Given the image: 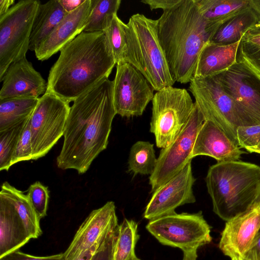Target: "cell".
Here are the masks:
<instances>
[{
  "instance_id": "obj_1",
  "label": "cell",
  "mask_w": 260,
  "mask_h": 260,
  "mask_svg": "<svg viewBox=\"0 0 260 260\" xmlns=\"http://www.w3.org/2000/svg\"><path fill=\"white\" fill-rule=\"evenodd\" d=\"M116 115L113 81L106 78L73 102L66 122L58 168L85 173L93 160L107 148Z\"/></svg>"
},
{
  "instance_id": "obj_2",
  "label": "cell",
  "mask_w": 260,
  "mask_h": 260,
  "mask_svg": "<svg viewBox=\"0 0 260 260\" xmlns=\"http://www.w3.org/2000/svg\"><path fill=\"white\" fill-rule=\"evenodd\" d=\"M116 64L104 32L83 31L60 51L46 92L74 102L108 78Z\"/></svg>"
},
{
  "instance_id": "obj_3",
  "label": "cell",
  "mask_w": 260,
  "mask_h": 260,
  "mask_svg": "<svg viewBox=\"0 0 260 260\" xmlns=\"http://www.w3.org/2000/svg\"><path fill=\"white\" fill-rule=\"evenodd\" d=\"M157 21L159 42L173 78L189 83L202 49L218 28L204 18L193 0H181L163 11Z\"/></svg>"
},
{
  "instance_id": "obj_4",
  "label": "cell",
  "mask_w": 260,
  "mask_h": 260,
  "mask_svg": "<svg viewBox=\"0 0 260 260\" xmlns=\"http://www.w3.org/2000/svg\"><path fill=\"white\" fill-rule=\"evenodd\" d=\"M213 211L227 221L249 209L260 191V167L240 160L217 162L205 178Z\"/></svg>"
},
{
  "instance_id": "obj_5",
  "label": "cell",
  "mask_w": 260,
  "mask_h": 260,
  "mask_svg": "<svg viewBox=\"0 0 260 260\" xmlns=\"http://www.w3.org/2000/svg\"><path fill=\"white\" fill-rule=\"evenodd\" d=\"M123 61L138 70L156 91L173 86V78L160 45L157 21L142 14L131 16L124 26Z\"/></svg>"
},
{
  "instance_id": "obj_6",
  "label": "cell",
  "mask_w": 260,
  "mask_h": 260,
  "mask_svg": "<svg viewBox=\"0 0 260 260\" xmlns=\"http://www.w3.org/2000/svg\"><path fill=\"white\" fill-rule=\"evenodd\" d=\"M188 89L205 120L218 126L238 146L237 128L257 125L223 90L213 76L193 78Z\"/></svg>"
},
{
  "instance_id": "obj_7",
  "label": "cell",
  "mask_w": 260,
  "mask_h": 260,
  "mask_svg": "<svg viewBox=\"0 0 260 260\" xmlns=\"http://www.w3.org/2000/svg\"><path fill=\"white\" fill-rule=\"evenodd\" d=\"M152 104L150 132L155 136L157 147L162 149L170 145L183 130L194 102L186 89L171 86L157 91Z\"/></svg>"
},
{
  "instance_id": "obj_8",
  "label": "cell",
  "mask_w": 260,
  "mask_h": 260,
  "mask_svg": "<svg viewBox=\"0 0 260 260\" xmlns=\"http://www.w3.org/2000/svg\"><path fill=\"white\" fill-rule=\"evenodd\" d=\"M22 0L0 16V81L8 67L26 57L33 23L40 4Z\"/></svg>"
},
{
  "instance_id": "obj_9",
  "label": "cell",
  "mask_w": 260,
  "mask_h": 260,
  "mask_svg": "<svg viewBox=\"0 0 260 260\" xmlns=\"http://www.w3.org/2000/svg\"><path fill=\"white\" fill-rule=\"evenodd\" d=\"M146 228L162 244L180 248L183 252L197 250L212 241L211 227L202 211L174 212L149 220Z\"/></svg>"
},
{
  "instance_id": "obj_10",
  "label": "cell",
  "mask_w": 260,
  "mask_h": 260,
  "mask_svg": "<svg viewBox=\"0 0 260 260\" xmlns=\"http://www.w3.org/2000/svg\"><path fill=\"white\" fill-rule=\"evenodd\" d=\"M69 104L48 92L39 98L29 118L32 160L45 156L63 136Z\"/></svg>"
},
{
  "instance_id": "obj_11",
  "label": "cell",
  "mask_w": 260,
  "mask_h": 260,
  "mask_svg": "<svg viewBox=\"0 0 260 260\" xmlns=\"http://www.w3.org/2000/svg\"><path fill=\"white\" fill-rule=\"evenodd\" d=\"M205 119L194 102L192 112L186 125L168 146L162 148L149 183L155 191L191 161V153L197 136Z\"/></svg>"
},
{
  "instance_id": "obj_12",
  "label": "cell",
  "mask_w": 260,
  "mask_h": 260,
  "mask_svg": "<svg viewBox=\"0 0 260 260\" xmlns=\"http://www.w3.org/2000/svg\"><path fill=\"white\" fill-rule=\"evenodd\" d=\"M113 99L116 114L123 117L143 114L152 101L154 90L143 75L126 61L116 64Z\"/></svg>"
},
{
  "instance_id": "obj_13",
  "label": "cell",
  "mask_w": 260,
  "mask_h": 260,
  "mask_svg": "<svg viewBox=\"0 0 260 260\" xmlns=\"http://www.w3.org/2000/svg\"><path fill=\"white\" fill-rule=\"evenodd\" d=\"M213 76L245 114L260 124V74L237 58L231 67Z\"/></svg>"
},
{
  "instance_id": "obj_14",
  "label": "cell",
  "mask_w": 260,
  "mask_h": 260,
  "mask_svg": "<svg viewBox=\"0 0 260 260\" xmlns=\"http://www.w3.org/2000/svg\"><path fill=\"white\" fill-rule=\"evenodd\" d=\"M191 161L177 175L159 187L146 206L144 217L149 220L175 212L177 207L196 202Z\"/></svg>"
},
{
  "instance_id": "obj_15",
  "label": "cell",
  "mask_w": 260,
  "mask_h": 260,
  "mask_svg": "<svg viewBox=\"0 0 260 260\" xmlns=\"http://www.w3.org/2000/svg\"><path fill=\"white\" fill-rule=\"evenodd\" d=\"M260 230V202L226 221L219 248L231 260H242L253 247Z\"/></svg>"
},
{
  "instance_id": "obj_16",
  "label": "cell",
  "mask_w": 260,
  "mask_h": 260,
  "mask_svg": "<svg viewBox=\"0 0 260 260\" xmlns=\"http://www.w3.org/2000/svg\"><path fill=\"white\" fill-rule=\"evenodd\" d=\"M118 225L115 205L113 201L107 202L102 207L92 211L79 227L63 252V260H72L102 241Z\"/></svg>"
},
{
  "instance_id": "obj_17",
  "label": "cell",
  "mask_w": 260,
  "mask_h": 260,
  "mask_svg": "<svg viewBox=\"0 0 260 260\" xmlns=\"http://www.w3.org/2000/svg\"><path fill=\"white\" fill-rule=\"evenodd\" d=\"M0 100L38 97L47 90V82L26 58L12 63L1 82Z\"/></svg>"
},
{
  "instance_id": "obj_18",
  "label": "cell",
  "mask_w": 260,
  "mask_h": 260,
  "mask_svg": "<svg viewBox=\"0 0 260 260\" xmlns=\"http://www.w3.org/2000/svg\"><path fill=\"white\" fill-rule=\"evenodd\" d=\"M92 6V0H86L79 8L68 13L52 32L35 51L37 59H48L83 31Z\"/></svg>"
},
{
  "instance_id": "obj_19",
  "label": "cell",
  "mask_w": 260,
  "mask_h": 260,
  "mask_svg": "<svg viewBox=\"0 0 260 260\" xmlns=\"http://www.w3.org/2000/svg\"><path fill=\"white\" fill-rule=\"evenodd\" d=\"M245 152L218 126L205 120L200 129L193 147L191 158L206 155L217 162L238 160Z\"/></svg>"
},
{
  "instance_id": "obj_20",
  "label": "cell",
  "mask_w": 260,
  "mask_h": 260,
  "mask_svg": "<svg viewBox=\"0 0 260 260\" xmlns=\"http://www.w3.org/2000/svg\"><path fill=\"white\" fill-rule=\"evenodd\" d=\"M30 239L14 206L0 193V257L18 250Z\"/></svg>"
},
{
  "instance_id": "obj_21",
  "label": "cell",
  "mask_w": 260,
  "mask_h": 260,
  "mask_svg": "<svg viewBox=\"0 0 260 260\" xmlns=\"http://www.w3.org/2000/svg\"><path fill=\"white\" fill-rule=\"evenodd\" d=\"M239 43L222 45L208 42L200 54L194 78L213 76L231 67L237 61Z\"/></svg>"
},
{
  "instance_id": "obj_22",
  "label": "cell",
  "mask_w": 260,
  "mask_h": 260,
  "mask_svg": "<svg viewBox=\"0 0 260 260\" xmlns=\"http://www.w3.org/2000/svg\"><path fill=\"white\" fill-rule=\"evenodd\" d=\"M259 21L257 13L250 6L223 22L209 42L222 45L239 42L244 34Z\"/></svg>"
},
{
  "instance_id": "obj_23",
  "label": "cell",
  "mask_w": 260,
  "mask_h": 260,
  "mask_svg": "<svg viewBox=\"0 0 260 260\" xmlns=\"http://www.w3.org/2000/svg\"><path fill=\"white\" fill-rule=\"evenodd\" d=\"M67 14L59 0L40 3L32 27L29 50L35 51Z\"/></svg>"
},
{
  "instance_id": "obj_24",
  "label": "cell",
  "mask_w": 260,
  "mask_h": 260,
  "mask_svg": "<svg viewBox=\"0 0 260 260\" xmlns=\"http://www.w3.org/2000/svg\"><path fill=\"white\" fill-rule=\"evenodd\" d=\"M0 193L13 205L30 239H36L42 234L40 220L27 194L11 185L8 182L1 186Z\"/></svg>"
},
{
  "instance_id": "obj_25",
  "label": "cell",
  "mask_w": 260,
  "mask_h": 260,
  "mask_svg": "<svg viewBox=\"0 0 260 260\" xmlns=\"http://www.w3.org/2000/svg\"><path fill=\"white\" fill-rule=\"evenodd\" d=\"M201 14L218 27L223 22L250 6V0H193Z\"/></svg>"
},
{
  "instance_id": "obj_26",
  "label": "cell",
  "mask_w": 260,
  "mask_h": 260,
  "mask_svg": "<svg viewBox=\"0 0 260 260\" xmlns=\"http://www.w3.org/2000/svg\"><path fill=\"white\" fill-rule=\"evenodd\" d=\"M39 99L18 98L0 100V132L28 119Z\"/></svg>"
},
{
  "instance_id": "obj_27",
  "label": "cell",
  "mask_w": 260,
  "mask_h": 260,
  "mask_svg": "<svg viewBox=\"0 0 260 260\" xmlns=\"http://www.w3.org/2000/svg\"><path fill=\"white\" fill-rule=\"evenodd\" d=\"M138 224L133 220L125 218L118 225L113 247L112 260H134L135 248L139 238Z\"/></svg>"
},
{
  "instance_id": "obj_28",
  "label": "cell",
  "mask_w": 260,
  "mask_h": 260,
  "mask_svg": "<svg viewBox=\"0 0 260 260\" xmlns=\"http://www.w3.org/2000/svg\"><path fill=\"white\" fill-rule=\"evenodd\" d=\"M156 161L154 145L148 141H139L134 143L130 149L128 170L135 175L150 176L155 169Z\"/></svg>"
},
{
  "instance_id": "obj_29",
  "label": "cell",
  "mask_w": 260,
  "mask_h": 260,
  "mask_svg": "<svg viewBox=\"0 0 260 260\" xmlns=\"http://www.w3.org/2000/svg\"><path fill=\"white\" fill-rule=\"evenodd\" d=\"M120 0H92V6L84 32L104 31L119 8Z\"/></svg>"
},
{
  "instance_id": "obj_30",
  "label": "cell",
  "mask_w": 260,
  "mask_h": 260,
  "mask_svg": "<svg viewBox=\"0 0 260 260\" xmlns=\"http://www.w3.org/2000/svg\"><path fill=\"white\" fill-rule=\"evenodd\" d=\"M238 50L240 59L260 74V21L244 34Z\"/></svg>"
},
{
  "instance_id": "obj_31",
  "label": "cell",
  "mask_w": 260,
  "mask_h": 260,
  "mask_svg": "<svg viewBox=\"0 0 260 260\" xmlns=\"http://www.w3.org/2000/svg\"><path fill=\"white\" fill-rule=\"evenodd\" d=\"M28 119L0 132L1 171H8L12 166L13 152L19 137Z\"/></svg>"
},
{
  "instance_id": "obj_32",
  "label": "cell",
  "mask_w": 260,
  "mask_h": 260,
  "mask_svg": "<svg viewBox=\"0 0 260 260\" xmlns=\"http://www.w3.org/2000/svg\"><path fill=\"white\" fill-rule=\"evenodd\" d=\"M125 24L116 14L109 26L104 31L116 64L123 60Z\"/></svg>"
},
{
  "instance_id": "obj_33",
  "label": "cell",
  "mask_w": 260,
  "mask_h": 260,
  "mask_svg": "<svg viewBox=\"0 0 260 260\" xmlns=\"http://www.w3.org/2000/svg\"><path fill=\"white\" fill-rule=\"evenodd\" d=\"M27 195L38 217L41 219L46 216L49 199L48 187L37 181L29 186Z\"/></svg>"
},
{
  "instance_id": "obj_34",
  "label": "cell",
  "mask_w": 260,
  "mask_h": 260,
  "mask_svg": "<svg viewBox=\"0 0 260 260\" xmlns=\"http://www.w3.org/2000/svg\"><path fill=\"white\" fill-rule=\"evenodd\" d=\"M33 159V150L31 142L29 118L18 140L12 158V166L20 161Z\"/></svg>"
},
{
  "instance_id": "obj_35",
  "label": "cell",
  "mask_w": 260,
  "mask_h": 260,
  "mask_svg": "<svg viewBox=\"0 0 260 260\" xmlns=\"http://www.w3.org/2000/svg\"><path fill=\"white\" fill-rule=\"evenodd\" d=\"M237 139L241 148L253 153L260 145V124L239 126L237 129Z\"/></svg>"
},
{
  "instance_id": "obj_36",
  "label": "cell",
  "mask_w": 260,
  "mask_h": 260,
  "mask_svg": "<svg viewBox=\"0 0 260 260\" xmlns=\"http://www.w3.org/2000/svg\"><path fill=\"white\" fill-rule=\"evenodd\" d=\"M118 225L109 233L92 260H112Z\"/></svg>"
},
{
  "instance_id": "obj_37",
  "label": "cell",
  "mask_w": 260,
  "mask_h": 260,
  "mask_svg": "<svg viewBox=\"0 0 260 260\" xmlns=\"http://www.w3.org/2000/svg\"><path fill=\"white\" fill-rule=\"evenodd\" d=\"M63 252L44 256H38L26 254L17 250L2 257L0 260H63Z\"/></svg>"
},
{
  "instance_id": "obj_38",
  "label": "cell",
  "mask_w": 260,
  "mask_h": 260,
  "mask_svg": "<svg viewBox=\"0 0 260 260\" xmlns=\"http://www.w3.org/2000/svg\"><path fill=\"white\" fill-rule=\"evenodd\" d=\"M181 0H143L141 2L148 5L151 10L161 9L163 11L171 9Z\"/></svg>"
},
{
  "instance_id": "obj_39",
  "label": "cell",
  "mask_w": 260,
  "mask_h": 260,
  "mask_svg": "<svg viewBox=\"0 0 260 260\" xmlns=\"http://www.w3.org/2000/svg\"><path fill=\"white\" fill-rule=\"evenodd\" d=\"M106 237L102 241L96 243L90 248L83 251L80 255L75 257L72 260H92Z\"/></svg>"
},
{
  "instance_id": "obj_40",
  "label": "cell",
  "mask_w": 260,
  "mask_h": 260,
  "mask_svg": "<svg viewBox=\"0 0 260 260\" xmlns=\"http://www.w3.org/2000/svg\"><path fill=\"white\" fill-rule=\"evenodd\" d=\"M85 1L86 0H59V2L65 11L69 13L79 8Z\"/></svg>"
},
{
  "instance_id": "obj_41",
  "label": "cell",
  "mask_w": 260,
  "mask_h": 260,
  "mask_svg": "<svg viewBox=\"0 0 260 260\" xmlns=\"http://www.w3.org/2000/svg\"><path fill=\"white\" fill-rule=\"evenodd\" d=\"M14 3V0H0V16L6 13Z\"/></svg>"
},
{
  "instance_id": "obj_42",
  "label": "cell",
  "mask_w": 260,
  "mask_h": 260,
  "mask_svg": "<svg viewBox=\"0 0 260 260\" xmlns=\"http://www.w3.org/2000/svg\"><path fill=\"white\" fill-rule=\"evenodd\" d=\"M252 249L254 250L255 251L257 260H260V230L256 237L254 246Z\"/></svg>"
},
{
  "instance_id": "obj_43",
  "label": "cell",
  "mask_w": 260,
  "mask_h": 260,
  "mask_svg": "<svg viewBox=\"0 0 260 260\" xmlns=\"http://www.w3.org/2000/svg\"><path fill=\"white\" fill-rule=\"evenodd\" d=\"M197 250L184 252L182 260H197L198 255Z\"/></svg>"
},
{
  "instance_id": "obj_44",
  "label": "cell",
  "mask_w": 260,
  "mask_h": 260,
  "mask_svg": "<svg viewBox=\"0 0 260 260\" xmlns=\"http://www.w3.org/2000/svg\"><path fill=\"white\" fill-rule=\"evenodd\" d=\"M250 6L255 11L260 19V0H250Z\"/></svg>"
},
{
  "instance_id": "obj_45",
  "label": "cell",
  "mask_w": 260,
  "mask_h": 260,
  "mask_svg": "<svg viewBox=\"0 0 260 260\" xmlns=\"http://www.w3.org/2000/svg\"><path fill=\"white\" fill-rule=\"evenodd\" d=\"M242 260H257L254 250L251 249L249 251Z\"/></svg>"
},
{
  "instance_id": "obj_46",
  "label": "cell",
  "mask_w": 260,
  "mask_h": 260,
  "mask_svg": "<svg viewBox=\"0 0 260 260\" xmlns=\"http://www.w3.org/2000/svg\"><path fill=\"white\" fill-rule=\"evenodd\" d=\"M253 152L260 154V145L253 151Z\"/></svg>"
},
{
  "instance_id": "obj_47",
  "label": "cell",
  "mask_w": 260,
  "mask_h": 260,
  "mask_svg": "<svg viewBox=\"0 0 260 260\" xmlns=\"http://www.w3.org/2000/svg\"><path fill=\"white\" fill-rule=\"evenodd\" d=\"M256 202H260V191Z\"/></svg>"
},
{
  "instance_id": "obj_48",
  "label": "cell",
  "mask_w": 260,
  "mask_h": 260,
  "mask_svg": "<svg viewBox=\"0 0 260 260\" xmlns=\"http://www.w3.org/2000/svg\"><path fill=\"white\" fill-rule=\"evenodd\" d=\"M134 260H141L139 258H138L137 257L134 259Z\"/></svg>"
}]
</instances>
